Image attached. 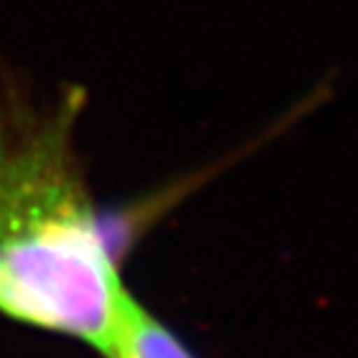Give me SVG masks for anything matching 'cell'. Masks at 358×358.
I'll return each instance as SVG.
<instances>
[{
  "instance_id": "obj_1",
  "label": "cell",
  "mask_w": 358,
  "mask_h": 358,
  "mask_svg": "<svg viewBox=\"0 0 358 358\" xmlns=\"http://www.w3.org/2000/svg\"><path fill=\"white\" fill-rule=\"evenodd\" d=\"M85 105L0 67V316L100 353L132 289L78 155Z\"/></svg>"
},
{
  "instance_id": "obj_2",
  "label": "cell",
  "mask_w": 358,
  "mask_h": 358,
  "mask_svg": "<svg viewBox=\"0 0 358 358\" xmlns=\"http://www.w3.org/2000/svg\"><path fill=\"white\" fill-rule=\"evenodd\" d=\"M102 358H199L177 331L152 313L132 291L124 299L110 341L100 351Z\"/></svg>"
}]
</instances>
